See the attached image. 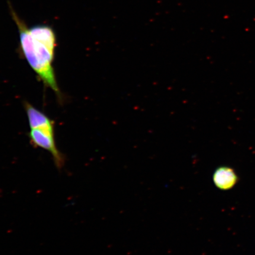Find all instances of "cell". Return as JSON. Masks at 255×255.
I'll use <instances>...</instances> for the list:
<instances>
[{
  "mask_svg": "<svg viewBox=\"0 0 255 255\" xmlns=\"http://www.w3.org/2000/svg\"><path fill=\"white\" fill-rule=\"evenodd\" d=\"M7 2L11 17L19 31L20 52L44 84L52 89L57 97L61 99L62 95L53 66L57 47L55 30L46 24L28 27L26 23L16 13L9 0Z\"/></svg>",
  "mask_w": 255,
  "mask_h": 255,
  "instance_id": "obj_1",
  "label": "cell"
},
{
  "mask_svg": "<svg viewBox=\"0 0 255 255\" xmlns=\"http://www.w3.org/2000/svg\"><path fill=\"white\" fill-rule=\"evenodd\" d=\"M54 128V126H49L30 129L28 136L34 146L45 149L50 153L56 167L60 169L65 165V158L57 147Z\"/></svg>",
  "mask_w": 255,
  "mask_h": 255,
  "instance_id": "obj_2",
  "label": "cell"
},
{
  "mask_svg": "<svg viewBox=\"0 0 255 255\" xmlns=\"http://www.w3.org/2000/svg\"><path fill=\"white\" fill-rule=\"evenodd\" d=\"M238 177L232 168L222 167L217 169L213 175V181L217 187L221 190L232 189L237 183Z\"/></svg>",
  "mask_w": 255,
  "mask_h": 255,
  "instance_id": "obj_3",
  "label": "cell"
},
{
  "mask_svg": "<svg viewBox=\"0 0 255 255\" xmlns=\"http://www.w3.org/2000/svg\"><path fill=\"white\" fill-rule=\"evenodd\" d=\"M24 107L30 129L55 125L53 121L50 120L46 115L37 110L30 104L25 103Z\"/></svg>",
  "mask_w": 255,
  "mask_h": 255,
  "instance_id": "obj_4",
  "label": "cell"
}]
</instances>
